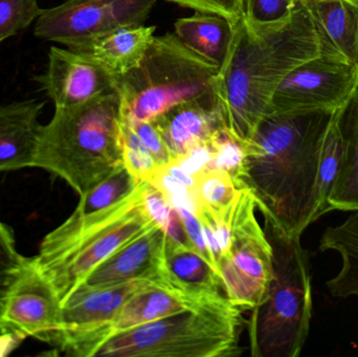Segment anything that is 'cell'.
Masks as SVG:
<instances>
[{
	"label": "cell",
	"mask_w": 358,
	"mask_h": 357,
	"mask_svg": "<svg viewBox=\"0 0 358 357\" xmlns=\"http://www.w3.org/2000/svg\"><path fill=\"white\" fill-rule=\"evenodd\" d=\"M219 69L176 33L155 37L138 66L115 79L122 117L130 124L151 122L180 103L208 96Z\"/></svg>",
	"instance_id": "6"
},
{
	"label": "cell",
	"mask_w": 358,
	"mask_h": 357,
	"mask_svg": "<svg viewBox=\"0 0 358 357\" xmlns=\"http://www.w3.org/2000/svg\"><path fill=\"white\" fill-rule=\"evenodd\" d=\"M174 161L197 147L208 144L223 126L214 92L180 103L153 119Z\"/></svg>",
	"instance_id": "16"
},
{
	"label": "cell",
	"mask_w": 358,
	"mask_h": 357,
	"mask_svg": "<svg viewBox=\"0 0 358 357\" xmlns=\"http://www.w3.org/2000/svg\"><path fill=\"white\" fill-rule=\"evenodd\" d=\"M229 303V301L220 303L198 301L178 293L163 281H157L134 293L108 324L92 333L85 341L73 348L69 356L92 357L94 350L101 344L117 333L130 330L134 327L153 321L161 320L178 312Z\"/></svg>",
	"instance_id": "14"
},
{
	"label": "cell",
	"mask_w": 358,
	"mask_h": 357,
	"mask_svg": "<svg viewBox=\"0 0 358 357\" xmlns=\"http://www.w3.org/2000/svg\"><path fill=\"white\" fill-rule=\"evenodd\" d=\"M334 113L328 126L322 144L319 169H317L315 195H317V220L328 212V199L338 180L346 150V142L340 128V115Z\"/></svg>",
	"instance_id": "24"
},
{
	"label": "cell",
	"mask_w": 358,
	"mask_h": 357,
	"mask_svg": "<svg viewBox=\"0 0 358 357\" xmlns=\"http://www.w3.org/2000/svg\"><path fill=\"white\" fill-rule=\"evenodd\" d=\"M147 187L148 182H141L131 194L101 211L88 215L73 212L44 237L34 259L61 303L107 258L159 226L147 207Z\"/></svg>",
	"instance_id": "3"
},
{
	"label": "cell",
	"mask_w": 358,
	"mask_h": 357,
	"mask_svg": "<svg viewBox=\"0 0 358 357\" xmlns=\"http://www.w3.org/2000/svg\"><path fill=\"white\" fill-rule=\"evenodd\" d=\"M61 303L56 289L27 258L22 268L0 293V318L23 337H35L56 348L61 329Z\"/></svg>",
	"instance_id": "11"
},
{
	"label": "cell",
	"mask_w": 358,
	"mask_h": 357,
	"mask_svg": "<svg viewBox=\"0 0 358 357\" xmlns=\"http://www.w3.org/2000/svg\"><path fill=\"white\" fill-rule=\"evenodd\" d=\"M313 20L322 58L358 69V0H299Z\"/></svg>",
	"instance_id": "17"
},
{
	"label": "cell",
	"mask_w": 358,
	"mask_h": 357,
	"mask_svg": "<svg viewBox=\"0 0 358 357\" xmlns=\"http://www.w3.org/2000/svg\"><path fill=\"white\" fill-rule=\"evenodd\" d=\"M24 340L22 335L10 328L0 318V357L12 354Z\"/></svg>",
	"instance_id": "35"
},
{
	"label": "cell",
	"mask_w": 358,
	"mask_h": 357,
	"mask_svg": "<svg viewBox=\"0 0 358 357\" xmlns=\"http://www.w3.org/2000/svg\"><path fill=\"white\" fill-rule=\"evenodd\" d=\"M334 115L267 113L245 144L241 182L264 218L289 236L317 221V169Z\"/></svg>",
	"instance_id": "1"
},
{
	"label": "cell",
	"mask_w": 358,
	"mask_h": 357,
	"mask_svg": "<svg viewBox=\"0 0 358 357\" xmlns=\"http://www.w3.org/2000/svg\"><path fill=\"white\" fill-rule=\"evenodd\" d=\"M320 56L317 29L300 1L289 22L262 33H250L241 19L213 83L225 129L246 144L286 75Z\"/></svg>",
	"instance_id": "2"
},
{
	"label": "cell",
	"mask_w": 358,
	"mask_h": 357,
	"mask_svg": "<svg viewBox=\"0 0 358 357\" xmlns=\"http://www.w3.org/2000/svg\"><path fill=\"white\" fill-rule=\"evenodd\" d=\"M212 161L210 167L229 172L237 184L241 182L245 161V144L224 127L219 128L208 140Z\"/></svg>",
	"instance_id": "28"
},
{
	"label": "cell",
	"mask_w": 358,
	"mask_h": 357,
	"mask_svg": "<svg viewBox=\"0 0 358 357\" xmlns=\"http://www.w3.org/2000/svg\"><path fill=\"white\" fill-rule=\"evenodd\" d=\"M174 29L185 45L217 66H222L235 31V27L227 18L195 12L187 18L178 19Z\"/></svg>",
	"instance_id": "21"
},
{
	"label": "cell",
	"mask_w": 358,
	"mask_h": 357,
	"mask_svg": "<svg viewBox=\"0 0 358 357\" xmlns=\"http://www.w3.org/2000/svg\"><path fill=\"white\" fill-rule=\"evenodd\" d=\"M273 247V278L265 299L248 321L252 357L300 356L310 331L313 285L310 264L301 236H289L264 218Z\"/></svg>",
	"instance_id": "5"
},
{
	"label": "cell",
	"mask_w": 358,
	"mask_h": 357,
	"mask_svg": "<svg viewBox=\"0 0 358 357\" xmlns=\"http://www.w3.org/2000/svg\"><path fill=\"white\" fill-rule=\"evenodd\" d=\"M42 13L37 0H0V43L27 29Z\"/></svg>",
	"instance_id": "30"
},
{
	"label": "cell",
	"mask_w": 358,
	"mask_h": 357,
	"mask_svg": "<svg viewBox=\"0 0 358 357\" xmlns=\"http://www.w3.org/2000/svg\"><path fill=\"white\" fill-rule=\"evenodd\" d=\"M195 12L218 15L227 18L234 27L243 17V0H167Z\"/></svg>",
	"instance_id": "32"
},
{
	"label": "cell",
	"mask_w": 358,
	"mask_h": 357,
	"mask_svg": "<svg viewBox=\"0 0 358 357\" xmlns=\"http://www.w3.org/2000/svg\"><path fill=\"white\" fill-rule=\"evenodd\" d=\"M358 92V69L317 57L288 73L273 94L266 113H334Z\"/></svg>",
	"instance_id": "10"
},
{
	"label": "cell",
	"mask_w": 358,
	"mask_h": 357,
	"mask_svg": "<svg viewBox=\"0 0 358 357\" xmlns=\"http://www.w3.org/2000/svg\"><path fill=\"white\" fill-rule=\"evenodd\" d=\"M122 165L121 101L115 90L78 106L55 108L42 127L34 168L62 178L80 196Z\"/></svg>",
	"instance_id": "4"
},
{
	"label": "cell",
	"mask_w": 358,
	"mask_h": 357,
	"mask_svg": "<svg viewBox=\"0 0 358 357\" xmlns=\"http://www.w3.org/2000/svg\"><path fill=\"white\" fill-rule=\"evenodd\" d=\"M319 249L334 251L342 258V268L326 286L336 299L358 297V212L343 224L328 226L322 235Z\"/></svg>",
	"instance_id": "22"
},
{
	"label": "cell",
	"mask_w": 358,
	"mask_h": 357,
	"mask_svg": "<svg viewBox=\"0 0 358 357\" xmlns=\"http://www.w3.org/2000/svg\"><path fill=\"white\" fill-rule=\"evenodd\" d=\"M123 161L138 182H149L157 170L152 155L134 131L132 126L122 117Z\"/></svg>",
	"instance_id": "29"
},
{
	"label": "cell",
	"mask_w": 358,
	"mask_h": 357,
	"mask_svg": "<svg viewBox=\"0 0 358 357\" xmlns=\"http://www.w3.org/2000/svg\"><path fill=\"white\" fill-rule=\"evenodd\" d=\"M157 0H66L46 8L34 34L44 41L86 52L94 42L127 27L144 24Z\"/></svg>",
	"instance_id": "9"
},
{
	"label": "cell",
	"mask_w": 358,
	"mask_h": 357,
	"mask_svg": "<svg viewBox=\"0 0 358 357\" xmlns=\"http://www.w3.org/2000/svg\"><path fill=\"white\" fill-rule=\"evenodd\" d=\"M162 279L168 286L198 301H229L216 270L194 247L178 245L168 238Z\"/></svg>",
	"instance_id": "19"
},
{
	"label": "cell",
	"mask_w": 358,
	"mask_h": 357,
	"mask_svg": "<svg viewBox=\"0 0 358 357\" xmlns=\"http://www.w3.org/2000/svg\"><path fill=\"white\" fill-rule=\"evenodd\" d=\"M299 0H243L242 21L250 33L259 34L289 22Z\"/></svg>",
	"instance_id": "27"
},
{
	"label": "cell",
	"mask_w": 358,
	"mask_h": 357,
	"mask_svg": "<svg viewBox=\"0 0 358 357\" xmlns=\"http://www.w3.org/2000/svg\"><path fill=\"white\" fill-rule=\"evenodd\" d=\"M157 281L161 280L143 279L108 287L78 286L62 301L61 329L55 349L69 356L73 348L108 324L134 293Z\"/></svg>",
	"instance_id": "12"
},
{
	"label": "cell",
	"mask_w": 358,
	"mask_h": 357,
	"mask_svg": "<svg viewBox=\"0 0 358 357\" xmlns=\"http://www.w3.org/2000/svg\"><path fill=\"white\" fill-rule=\"evenodd\" d=\"M174 207L178 212L179 217H180L181 222H182L185 234H187L189 242L193 245L194 249L215 268L214 261H213L212 256H210V251H208V245H206V238H204L203 228H202L199 219L185 207Z\"/></svg>",
	"instance_id": "34"
},
{
	"label": "cell",
	"mask_w": 358,
	"mask_h": 357,
	"mask_svg": "<svg viewBox=\"0 0 358 357\" xmlns=\"http://www.w3.org/2000/svg\"><path fill=\"white\" fill-rule=\"evenodd\" d=\"M227 211L213 216L212 230L220 249L218 274L225 297L241 312H252L266 297L273 278V247L256 217L252 190L239 184Z\"/></svg>",
	"instance_id": "8"
},
{
	"label": "cell",
	"mask_w": 358,
	"mask_h": 357,
	"mask_svg": "<svg viewBox=\"0 0 358 357\" xmlns=\"http://www.w3.org/2000/svg\"><path fill=\"white\" fill-rule=\"evenodd\" d=\"M166 239L165 230L155 226L107 258L81 285L108 287L143 279L163 281Z\"/></svg>",
	"instance_id": "15"
},
{
	"label": "cell",
	"mask_w": 358,
	"mask_h": 357,
	"mask_svg": "<svg viewBox=\"0 0 358 357\" xmlns=\"http://www.w3.org/2000/svg\"><path fill=\"white\" fill-rule=\"evenodd\" d=\"M344 161L328 199V212H358V92L340 115Z\"/></svg>",
	"instance_id": "23"
},
{
	"label": "cell",
	"mask_w": 358,
	"mask_h": 357,
	"mask_svg": "<svg viewBox=\"0 0 358 357\" xmlns=\"http://www.w3.org/2000/svg\"><path fill=\"white\" fill-rule=\"evenodd\" d=\"M125 165L120 166L102 182L81 195L76 213L88 215L106 209L131 194L140 184Z\"/></svg>",
	"instance_id": "26"
},
{
	"label": "cell",
	"mask_w": 358,
	"mask_h": 357,
	"mask_svg": "<svg viewBox=\"0 0 358 357\" xmlns=\"http://www.w3.org/2000/svg\"><path fill=\"white\" fill-rule=\"evenodd\" d=\"M155 29L144 24L123 27L94 42L86 52L117 79L138 66L155 39Z\"/></svg>",
	"instance_id": "20"
},
{
	"label": "cell",
	"mask_w": 358,
	"mask_h": 357,
	"mask_svg": "<svg viewBox=\"0 0 358 357\" xmlns=\"http://www.w3.org/2000/svg\"><path fill=\"white\" fill-rule=\"evenodd\" d=\"M130 125L152 155L157 167L166 168L173 163L172 155L170 154L165 142L152 121L140 122V123L130 124Z\"/></svg>",
	"instance_id": "33"
},
{
	"label": "cell",
	"mask_w": 358,
	"mask_h": 357,
	"mask_svg": "<svg viewBox=\"0 0 358 357\" xmlns=\"http://www.w3.org/2000/svg\"><path fill=\"white\" fill-rule=\"evenodd\" d=\"M43 108L37 100L0 105V172L34 168Z\"/></svg>",
	"instance_id": "18"
},
{
	"label": "cell",
	"mask_w": 358,
	"mask_h": 357,
	"mask_svg": "<svg viewBox=\"0 0 358 357\" xmlns=\"http://www.w3.org/2000/svg\"><path fill=\"white\" fill-rule=\"evenodd\" d=\"M27 261L18 253L12 230L0 221V293L12 282Z\"/></svg>",
	"instance_id": "31"
},
{
	"label": "cell",
	"mask_w": 358,
	"mask_h": 357,
	"mask_svg": "<svg viewBox=\"0 0 358 357\" xmlns=\"http://www.w3.org/2000/svg\"><path fill=\"white\" fill-rule=\"evenodd\" d=\"M193 195L198 205L213 216L220 215L229 209L237 196V182L224 170L206 167L193 175Z\"/></svg>",
	"instance_id": "25"
},
{
	"label": "cell",
	"mask_w": 358,
	"mask_h": 357,
	"mask_svg": "<svg viewBox=\"0 0 358 357\" xmlns=\"http://www.w3.org/2000/svg\"><path fill=\"white\" fill-rule=\"evenodd\" d=\"M242 312L231 303L187 310L113 335L92 357H231Z\"/></svg>",
	"instance_id": "7"
},
{
	"label": "cell",
	"mask_w": 358,
	"mask_h": 357,
	"mask_svg": "<svg viewBox=\"0 0 358 357\" xmlns=\"http://www.w3.org/2000/svg\"><path fill=\"white\" fill-rule=\"evenodd\" d=\"M55 108L84 104L115 92V78L88 52L52 46L46 71L35 77Z\"/></svg>",
	"instance_id": "13"
}]
</instances>
